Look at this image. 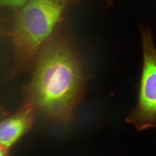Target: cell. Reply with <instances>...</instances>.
<instances>
[{"label":"cell","instance_id":"1","mask_svg":"<svg viewBox=\"0 0 156 156\" xmlns=\"http://www.w3.org/2000/svg\"><path fill=\"white\" fill-rule=\"evenodd\" d=\"M36 59L25 89L28 102L48 118L68 122L84 93L79 58L69 42L59 37L48 41Z\"/></svg>","mask_w":156,"mask_h":156},{"label":"cell","instance_id":"2","mask_svg":"<svg viewBox=\"0 0 156 156\" xmlns=\"http://www.w3.org/2000/svg\"><path fill=\"white\" fill-rule=\"evenodd\" d=\"M73 1L29 0L21 7L10 32L17 69H26L34 63Z\"/></svg>","mask_w":156,"mask_h":156},{"label":"cell","instance_id":"3","mask_svg":"<svg viewBox=\"0 0 156 156\" xmlns=\"http://www.w3.org/2000/svg\"><path fill=\"white\" fill-rule=\"evenodd\" d=\"M143 70L137 103L126 118L139 131L156 127V48L149 30L142 31Z\"/></svg>","mask_w":156,"mask_h":156},{"label":"cell","instance_id":"4","mask_svg":"<svg viewBox=\"0 0 156 156\" xmlns=\"http://www.w3.org/2000/svg\"><path fill=\"white\" fill-rule=\"evenodd\" d=\"M34 107L29 102L17 112L0 119V147L9 149L30 131L34 122Z\"/></svg>","mask_w":156,"mask_h":156},{"label":"cell","instance_id":"5","mask_svg":"<svg viewBox=\"0 0 156 156\" xmlns=\"http://www.w3.org/2000/svg\"><path fill=\"white\" fill-rule=\"evenodd\" d=\"M29 0H0V8L17 9L23 6Z\"/></svg>","mask_w":156,"mask_h":156},{"label":"cell","instance_id":"6","mask_svg":"<svg viewBox=\"0 0 156 156\" xmlns=\"http://www.w3.org/2000/svg\"><path fill=\"white\" fill-rule=\"evenodd\" d=\"M9 150L0 147V156H8Z\"/></svg>","mask_w":156,"mask_h":156}]
</instances>
